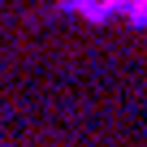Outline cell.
Here are the masks:
<instances>
[{
	"label": "cell",
	"instance_id": "obj_1",
	"mask_svg": "<svg viewBox=\"0 0 147 147\" xmlns=\"http://www.w3.org/2000/svg\"><path fill=\"white\" fill-rule=\"evenodd\" d=\"M65 9L82 13L87 22H113V18H125L134 26H147V0H61Z\"/></svg>",
	"mask_w": 147,
	"mask_h": 147
}]
</instances>
